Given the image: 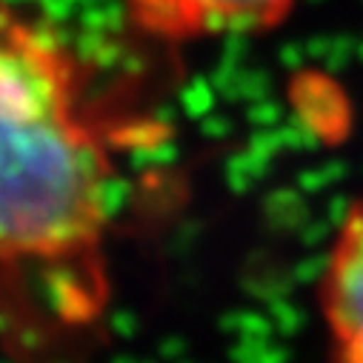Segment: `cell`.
<instances>
[{"label":"cell","instance_id":"6da1fadb","mask_svg":"<svg viewBox=\"0 0 363 363\" xmlns=\"http://www.w3.org/2000/svg\"><path fill=\"white\" fill-rule=\"evenodd\" d=\"M115 163L69 43L0 4V269L95 312Z\"/></svg>","mask_w":363,"mask_h":363},{"label":"cell","instance_id":"7a4b0ae2","mask_svg":"<svg viewBox=\"0 0 363 363\" xmlns=\"http://www.w3.org/2000/svg\"><path fill=\"white\" fill-rule=\"evenodd\" d=\"M292 6L295 0H126L138 29L172 43L263 32Z\"/></svg>","mask_w":363,"mask_h":363},{"label":"cell","instance_id":"3957f363","mask_svg":"<svg viewBox=\"0 0 363 363\" xmlns=\"http://www.w3.org/2000/svg\"><path fill=\"white\" fill-rule=\"evenodd\" d=\"M320 306L335 363H363V201L343 215L329 246Z\"/></svg>","mask_w":363,"mask_h":363}]
</instances>
